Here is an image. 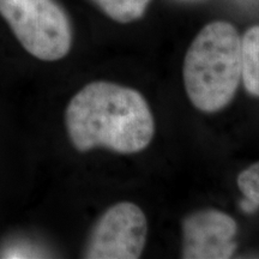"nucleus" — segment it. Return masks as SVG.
I'll list each match as a JSON object with an SVG mask.
<instances>
[{
    "label": "nucleus",
    "instance_id": "nucleus-1",
    "mask_svg": "<svg viewBox=\"0 0 259 259\" xmlns=\"http://www.w3.org/2000/svg\"><path fill=\"white\" fill-rule=\"evenodd\" d=\"M65 125L71 144L79 153L105 148L135 154L150 144L154 115L137 90L96 80L84 85L70 100Z\"/></svg>",
    "mask_w": 259,
    "mask_h": 259
},
{
    "label": "nucleus",
    "instance_id": "nucleus-2",
    "mask_svg": "<svg viewBox=\"0 0 259 259\" xmlns=\"http://www.w3.org/2000/svg\"><path fill=\"white\" fill-rule=\"evenodd\" d=\"M184 84L192 105L212 113L231 103L241 79V37L228 22L198 32L184 59Z\"/></svg>",
    "mask_w": 259,
    "mask_h": 259
},
{
    "label": "nucleus",
    "instance_id": "nucleus-8",
    "mask_svg": "<svg viewBox=\"0 0 259 259\" xmlns=\"http://www.w3.org/2000/svg\"><path fill=\"white\" fill-rule=\"evenodd\" d=\"M238 186L244 199L240 208L246 213H253L259 209V162H255L238 177Z\"/></svg>",
    "mask_w": 259,
    "mask_h": 259
},
{
    "label": "nucleus",
    "instance_id": "nucleus-7",
    "mask_svg": "<svg viewBox=\"0 0 259 259\" xmlns=\"http://www.w3.org/2000/svg\"><path fill=\"white\" fill-rule=\"evenodd\" d=\"M106 16L118 23H131L145 14L151 0H92Z\"/></svg>",
    "mask_w": 259,
    "mask_h": 259
},
{
    "label": "nucleus",
    "instance_id": "nucleus-3",
    "mask_svg": "<svg viewBox=\"0 0 259 259\" xmlns=\"http://www.w3.org/2000/svg\"><path fill=\"white\" fill-rule=\"evenodd\" d=\"M0 16L30 56L57 61L69 54L72 27L57 0H0Z\"/></svg>",
    "mask_w": 259,
    "mask_h": 259
},
{
    "label": "nucleus",
    "instance_id": "nucleus-6",
    "mask_svg": "<svg viewBox=\"0 0 259 259\" xmlns=\"http://www.w3.org/2000/svg\"><path fill=\"white\" fill-rule=\"evenodd\" d=\"M241 78L246 90L259 96V25L248 29L241 38Z\"/></svg>",
    "mask_w": 259,
    "mask_h": 259
},
{
    "label": "nucleus",
    "instance_id": "nucleus-4",
    "mask_svg": "<svg viewBox=\"0 0 259 259\" xmlns=\"http://www.w3.org/2000/svg\"><path fill=\"white\" fill-rule=\"evenodd\" d=\"M148 222L143 210L130 202L107 209L94 226L84 258L137 259L147 242Z\"/></svg>",
    "mask_w": 259,
    "mask_h": 259
},
{
    "label": "nucleus",
    "instance_id": "nucleus-5",
    "mask_svg": "<svg viewBox=\"0 0 259 259\" xmlns=\"http://www.w3.org/2000/svg\"><path fill=\"white\" fill-rule=\"evenodd\" d=\"M238 226L228 213L200 210L183 222V258L227 259L236 251Z\"/></svg>",
    "mask_w": 259,
    "mask_h": 259
}]
</instances>
